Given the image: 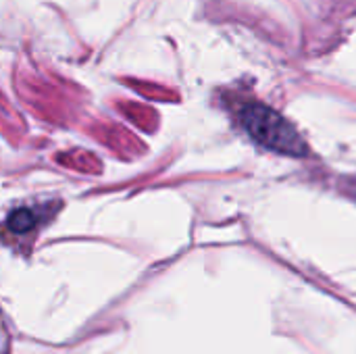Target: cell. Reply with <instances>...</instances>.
<instances>
[{
    "label": "cell",
    "mask_w": 356,
    "mask_h": 354,
    "mask_svg": "<svg viewBox=\"0 0 356 354\" xmlns=\"http://www.w3.org/2000/svg\"><path fill=\"white\" fill-rule=\"evenodd\" d=\"M238 121L244 131L261 146L290 156H307L305 140L273 108L261 102H244L238 106Z\"/></svg>",
    "instance_id": "cell-1"
},
{
    "label": "cell",
    "mask_w": 356,
    "mask_h": 354,
    "mask_svg": "<svg viewBox=\"0 0 356 354\" xmlns=\"http://www.w3.org/2000/svg\"><path fill=\"white\" fill-rule=\"evenodd\" d=\"M38 223V213L35 211H29V209H19L15 211L10 217H8V230L15 232V234H25L29 230H33Z\"/></svg>",
    "instance_id": "cell-2"
}]
</instances>
